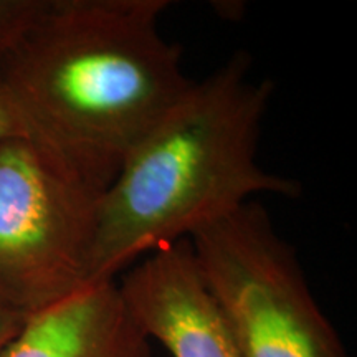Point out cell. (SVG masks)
<instances>
[{
    "instance_id": "1",
    "label": "cell",
    "mask_w": 357,
    "mask_h": 357,
    "mask_svg": "<svg viewBox=\"0 0 357 357\" xmlns=\"http://www.w3.org/2000/svg\"><path fill=\"white\" fill-rule=\"evenodd\" d=\"M167 0H50L0 65L30 139L101 197L134 146L185 95L182 48L160 32Z\"/></svg>"
},
{
    "instance_id": "2",
    "label": "cell",
    "mask_w": 357,
    "mask_h": 357,
    "mask_svg": "<svg viewBox=\"0 0 357 357\" xmlns=\"http://www.w3.org/2000/svg\"><path fill=\"white\" fill-rule=\"evenodd\" d=\"M250 68L236 52L134 146L98 202L89 283L114 281L137 258L189 240L253 195H300L296 181L258 164L273 84Z\"/></svg>"
},
{
    "instance_id": "3",
    "label": "cell",
    "mask_w": 357,
    "mask_h": 357,
    "mask_svg": "<svg viewBox=\"0 0 357 357\" xmlns=\"http://www.w3.org/2000/svg\"><path fill=\"white\" fill-rule=\"evenodd\" d=\"M189 242L242 357H349L261 204L250 200Z\"/></svg>"
},
{
    "instance_id": "4",
    "label": "cell",
    "mask_w": 357,
    "mask_h": 357,
    "mask_svg": "<svg viewBox=\"0 0 357 357\" xmlns=\"http://www.w3.org/2000/svg\"><path fill=\"white\" fill-rule=\"evenodd\" d=\"M101 197L32 141H0V307L29 319L91 287Z\"/></svg>"
},
{
    "instance_id": "5",
    "label": "cell",
    "mask_w": 357,
    "mask_h": 357,
    "mask_svg": "<svg viewBox=\"0 0 357 357\" xmlns=\"http://www.w3.org/2000/svg\"><path fill=\"white\" fill-rule=\"evenodd\" d=\"M118 289L137 328L172 357H242L189 240L141 258Z\"/></svg>"
},
{
    "instance_id": "6",
    "label": "cell",
    "mask_w": 357,
    "mask_h": 357,
    "mask_svg": "<svg viewBox=\"0 0 357 357\" xmlns=\"http://www.w3.org/2000/svg\"><path fill=\"white\" fill-rule=\"evenodd\" d=\"M0 357H155L116 281L91 284L30 316Z\"/></svg>"
},
{
    "instance_id": "7",
    "label": "cell",
    "mask_w": 357,
    "mask_h": 357,
    "mask_svg": "<svg viewBox=\"0 0 357 357\" xmlns=\"http://www.w3.org/2000/svg\"><path fill=\"white\" fill-rule=\"evenodd\" d=\"M50 7V0H0V65L12 55Z\"/></svg>"
},
{
    "instance_id": "8",
    "label": "cell",
    "mask_w": 357,
    "mask_h": 357,
    "mask_svg": "<svg viewBox=\"0 0 357 357\" xmlns=\"http://www.w3.org/2000/svg\"><path fill=\"white\" fill-rule=\"evenodd\" d=\"M10 137H26V131L22 118L13 105L6 88L0 84V141Z\"/></svg>"
},
{
    "instance_id": "9",
    "label": "cell",
    "mask_w": 357,
    "mask_h": 357,
    "mask_svg": "<svg viewBox=\"0 0 357 357\" xmlns=\"http://www.w3.org/2000/svg\"><path fill=\"white\" fill-rule=\"evenodd\" d=\"M25 321L26 318L24 316L8 311L6 307H0V352L19 334Z\"/></svg>"
}]
</instances>
